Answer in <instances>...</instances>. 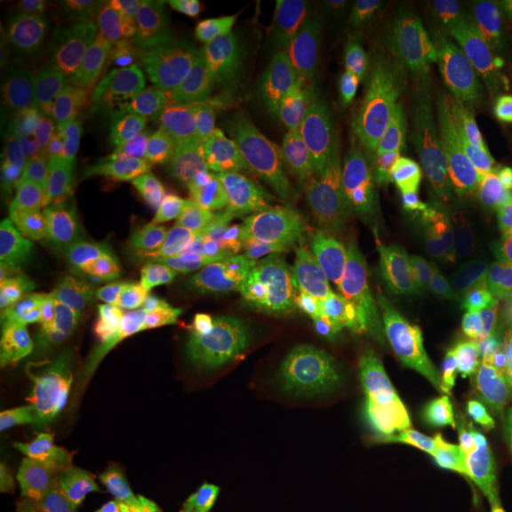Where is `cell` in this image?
Returning a JSON list of instances; mask_svg holds the SVG:
<instances>
[{
  "instance_id": "1",
  "label": "cell",
  "mask_w": 512,
  "mask_h": 512,
  "mask_svg": "<svg viewBox=\"0 0 512 512\" xmlns=\"http://www.w3.org/2000/svg\"><path fill=\"white\" fill-rule=\"evenodd\" d=\"M399 99L376 82H338L281 99L279 122L298 160L334 188L366 164L391 124Z\"/></svg>"
},
{
  "instance_id": "2",
  "label": "cell",
  "mask_w": 512,
  "mask_h": 512,
  "mask_svg": "<svg viewBox=\"0 0 512 512\" xmlns=\"http://www.w3.org/2000/svg\"><path fill=\"white\" fill-rule=\"evenodd\" d=\"M194 69L196 52L188 44L114 52L97 90L105 131L131 152L147 150Z\"/></svg>"
},
{
  "instance_id": "3",
  "label": "cell",
  "mask_w": 512,
  "mask_h": 512,
  "mask_svg": "<svg viewBox=\"0 0 512 512\" xmlns=\"http://www.w3.org/2000/svg\"><path fill=\"white\" fill-rule=\"evenodd\" d=\"M291 156L274 129L236 135L213 148L181 190L184 222L236 219L289 179Z\"/></svg>"
},
{
  "instance_id": "4",
  "label": "cell",
  "mask_w": 512,
  "mask_h": 512,
  "mask_svg": "<svg viewBox=\"0 0 512 512\" xmlns=\"http://www.w3.org/2000/svg\"><path fill=\"white\" fill-rule=\"evenodd\" d=\"M406 105L431 171L463 183L475 171L486 137L484 97L475 74L465 63L437 74L410 88Z\"/></svg>"
},
{
  "instance_id": "5",
  "label": "cell",
  "mask_w": 512,
  "mask_h": 512,
  "mask_svg": "<svg viewBox=\"0 0 512 512\" xmlns=\"http://www.w3.org/2000/svg\"><path fill=\"white\" fill-rule=\"evenodd\" d=\"M329 6L315 0H283L275 25L274 67L264 80L279 99H294L344 80Z\"/></svg>"
},
{
  "instance_id": "6",
  "label": "cell",
  "mask_w": 512,
  "mask_h": 512,
  "mask_svg": "<svg viewBox=\"0 0 512 512\" xmlns=\"http://www.w3.org/2000/svg\"><path fill=\"white\" fill-rule=\"evenodd\" d=\"M406 300L416 340L427 342L429 348L505 346L473 285L439 256L406 285Z\"/></svg>"
},
{
  "instance_id": "7",
  "label": "cell",
  "mask_w": 512,
  "mask_h": 512,
  "mask_svg": "<svg viewBox=\"0 0 512 512\" xmlns=\"http://www.w3.org/2000/svg\"><path fill=\"white\" fill-rule=\"evenodd\" d=\"M69 154L48 128L29 118L16 131L4 164L8 209L31 228L67 209Z\"/></svg>"
},
{
  "instance_id": "8",
  "label": "cell",
  "mask_w": 512,
  "mask_h": 512,
  "mask_svg": "<svg viewBox=\"0 0 512 512\" xmlns=\"http://www.w3.org/2000/svg\"><path fill=\"white\" fill-rule=\"evenodd\" d=\"M95 448V478L110 494L124 497L164 482L165 465L145 406L124 404L88 420Z\"/></svg>"
},
{
  "instance_id": "9",
  "label": "cell",
  "mask_w": 512,
  "mask_h": 512,
  "mask_svg": "<svg viewBox=\"0 0 512 512\" xmlns=\"http://www.w3.org/2000/svg\"><path fill=\"white\" fill-rule=\"evenodd\" d=\"M429 173L431 162L404 97L399 99L380 145L348 183L336 186V192L346 205L359 207L414 203Z\"/></svg>"
},
{
  "instance_id": "10",
  "label": "cell",
  "mask_w": 512,
  "mask_h": 512,
  "mask_svg": "<svg viewBox=\"0 0 512 512\" xmlns=\"http://www.w3.org/2000/svg\"><path fill=\"white\" fill-rule=\"evenodd\" d=\"M93 61L95 40L86 29L61 31L35 25L19 38V86L38 107L63 109L84 90Z\"/></svg>"
},
{
  "instance_id": "11",
  "label": "cell",
  "mask_w": 512,
  "mask_h": 512,
  "mask_svg": "<svg viewBox=\"0 0 512 512\" xmlns=\"http://www.w3.org/2000/svg\"><path fill=\"white\" fill-rule=\"evenodd\" d=\"M336 340L353 363L374 374L393 349L416 340L406 285L397 277H387L355 287Z\"/></svg>"
},
{
  "instance_id": "12",
  "label": "cell",
  "mask_w": 512,
  "mask_h": 512,
  "mask_svg": "<svg viewBox=\"0 0 512 512\" xmlns=\"http://www.w3.org/2000/svg\"><path fill=\"white\" fill-rule=\"evenodd\" d=\"M454 385V420L469 435L512 427V365L482 346L433 348Z\"/></svg>"
},
{
  "instance_id": "13",
  "label": "cell",
  "mask_w": 512,
  "mask_h": 512,
  "mask_svg": "<svg viewBox=\"0 0 512 512\" xmlns=\"http://www.w3.org/2000/svg\"><path fill=\"white\" fill-rule=\"evenodd\" d=\"M224 88L196 63V69L175 99L164 126L147 150L137 156L141 171L175 183L184 179L198 158L205 135L219 112Z\"/></svg>"
},
{
  "instance_id": "14",
  "label": "cell",
  "mask_w": 512,
  "mask_h": 512,
  "mask_svg": "<svg viewBox=\"0 0 512 512\" xmlns=\"http://www.w3.org/2000/svg\"><path fill=\"white\" fill-rule=\"evenodd\" d=\"M95 363L88 414L133 403L147 374L148 323L124 313L95 323Z\"/></svg>"
},
{
  "instance_id": "15",
  "label": "cell",
  "mask_w": 512,
  "mask_h": 512,
  "mask_svg": "<svg viewBox=\"0 0 512 512\" xmlns=\"http://www.w3.org/2000/svg\"><path fill=\"white\" fill-rule=\"evenodd\" d=\"M319 258L361 287L395 277L393 247L382 207L342 205L319 236Z\"/></svg>"
},
{
  "instance_id": "16",
  "label": "cell",
  "mask_w": 512,
  "mask_h": 512,
  "mask_svg": "<svg viewBox=\"0 0 512 512\" xmlns=\"http://www.w3.org/2000/svg\"><path fill=\"white\" fill-rule=\"evenodd\" d=\"M131 154L107 131L86 137L69 152L67 211L86 230L103 234L110 200L129 177Z\"/></svg>"
},
{
  "instance_id": "17",
  "label": "cell",
  "mask_w": 512,
  "mask_h": 512,
  "mask_svg": "<svg viewBox=\"0 0 512 512\" xmlns=\"http://www.w3.org/2000/svg\"><path fill=\"white\" fill-rule=\"evenodd\" d=\"M304 327L291 317H239L228 321L205 323L184 330L169 340V353L209 351L234 361H266L283 349L300 346Z\"/></svg>"
},
{
  "instance_id": "18",
  "label": "cell",
  "mask_w": 512,
  "mask_h": 512,
  "mask_svg": "<svg viewBox=\"0 0 512 512\" xmlns=\"http://www.w3.org/2000/svg\"><path fill=\"white\" fill-rule=\"evenodd\" d=\"M294 239L260 217L258 205L239 213L222 226L220 285L230 296L245 291L285 262Z\"/></svg>"
},
{
  "instance_id": "19",
  "label": "cell",
  "mask_w": 512,
  "mask_h": 512,
  "mask_svg": "<svg viewBox=\"0 0 512 512\" xmlns=\"http://www.w3.org/2000/svg\"><path fill=\"white\" fill-rule=\"evenodd\" d=\"M198 65L224 90L241 80H258L274 67V40L243 29L213 4L203 16L194 37Z\"/></svg>"
},
{
  "instance_id": "20",
  "label": "cell",
  "mask_w": 512,
  "mask_h": 512,
  "mask_svg": "<svg viewBox=\"0 0 512 512\" xmlns=\"http://www.w3.org/2000/svg\"><path fill=\"white\" fill-rule=\"evenodd\" d=\"M175 186V181L141 169L129 173L112 196L103 222V238L114 262L152 239L158 222L175 202Z\"/></svg>"
},
{
  "instance_id": "21",
  "label": "cell",
  "mask_w": 512,
  "mask_h": 512,
  "mask_svg": "<svg viewBox=\"0 0 512 512\" xmlns=\"http://www.w3.org/2000/svg\"><path fill=\"white\" fill-rule=\"evenodd\" d=\"M463 277L473 285L501 340L512 348V253L494 232L476 224L456 245Z\"/></svg>"
},
{
  "instance_id": "22",
  "label": "cell",
  "mask_w": 512,
  "mask_h": 512,
  "mask_svg": "<svg viewBox=\"0 0 512 512\" xmlns=\"http://www.w3.org/2000/svg\"><path fill=\"white\" fill-rule=\"evenodd\" d=\"M342 203L332 184L311 173H298L258 203V213L291 238L315 243Z\"/></svg>"
},
{
  "instance_id": "23",
  "label": "cell",
  "mask_w": 512,
  "mask_h": 512,
  "mask_svg": "<svg viewBox=\"0 0 512 512\" xmlns=\"http://www.w3.org/2000/svg\"><path fill=\"white\" fill-rule=\"evenodd\" d=\"M67 486L44 471L21 439L0 448V512H63Z\"/></svg>"
},
{
  "instance_id": "24",
  "label": "cell",
  "mask_w": 512,
  "mask_h": 512,
  "mask_svg": "<svg viewBox=\"0 0 512 512\" xmlns=\"http://www.w3.org/2000/svg\"><path fill=\"white\" fill-rule=\"evenodd\" d=\"M19 439L46 473L59 480L95 476V448L88 425L80 420L19 423Z\"/></svg>"
},
{
  "instance_id": "25",
  "label": "cell",
  "mask_w": 512,
  "mask_h": 512,
  "mask_svg": "<svg viewBox=\"0 0 512 512\" xmlns=\"http://www.w3.org/2000/svg\"><path fill=\"white\" fill-rule=\"evenodd\" d=\"M382 401L391 404L403 416L416 421L444 420L456 414L458 399L450 376L433 348L416 370L378 380Z\"/></svg>"
},
{
  "instance_id": "26",
  "label": "cell",
  "mask_w": 512,
  "mask_h": 512,
  "mask_svg": "<svg viewBox=\"0 0 512 512\" xmlns=\"http://www.w3.org/2000/svg\"><path fill=\"white\" fill-rule=\"evenodd\" d=\"M399 465L385 463L351 450L334 467L329 486L313 503L306 505H277L283 512H357L372 503L389 480L395 476Z\"/></svg>"
},
{
  "instance_id": "27",
  "label": "cell",
  "mask_w": 512,
  "mask_h": 512,
  "mask_svg": "<svg viewBox=\"0 0 512 512\" xmlns=\"http://www.w3.org/2000/svg\"><path fill=\"white\" fill-rule=\"evenodd\" d=\"M33 389L23 404L19 423L40 420H80L88 414L92 378L74 366L38 361Z\"/></svg>"
},
{
  "instance_id": "28",
  "label": "cell",
  "mask_w": 512,
  "mask_h": 512,
  "mask_svg": "<svg viewBox=\"0 0 512 512\" xmlns=\"http://www.w3.org/2000/svg\"><path fill=\"white\" fill-rule=\"evenodd\" d=\"M207 2L188 0H133L122 8L128 35L152 46H179L196 37Z\"/></svg>"
},
{
  "instance_id": "29",
  "label": "cell",
  "mask_w": 512,
  "mask_h": 512,
  "mask_svg": "<svg viewBox=\"0 0 512 512\" xmlns=\"http://www.w3.org/2000/svg\"><path fill=\"white\" fill-rule=\"evenodd\" d=\"M351 283L327 260L315 258L298 275L291 300V319L304 329L338 327L348 310Z\"/></svg>"
},
{
  "instance_id": "30",
  "label": "cell",
  "mask_w": 512,
  "mask_h": 512,
  "mask_svg": "<svg viewBox=\"0 0 512 512\" xmlns=\"http://www.w3.org/2000/svg\"><path fill=\"white\" fill-rule=\"evenodd\" d=\"M334 467L329 452L296 448L262 473L260 490L283 507L313 503L329 486Z\"/></svg>"
},
{
  "instance_id": "31",
  "label": "cell",
  "mask_w": 512,
  "mask_h": 512,
  "mask_svg": "<svg viewBox=\"0 0 512 512\" xmlns=\"http://www.w3.org/2000/svg\"><path fill=\"white\" fill-rule=\"evenodd\" d=\"M431 431L425 423L406 418L382 399H372L365 425L353 440L351 450L401 465L420 450Z\"/></svg>"
},
{
  "instance_id": "32",
  "label": "cell",
  "mask_w": 512,
  "mask_h": 512,
  "mask_svg": "<svg viewBox=\"0 0 512 512\" xmlns=\"http://www.w3.org/2000/svg\"><path fill=\"white\" fill-rule=\"evenodd\" d=\"M476 29L442 33L433 37L410 38L401 42L391 55V73L410 88L446 71H454L465 61Z\"/></svg>"
},
{
  "instance_id": "33",
  "label": "cell",
  "mask_w": 512,
  "mask_h": 512,
  "mask_svg": "<svg viewBox=\"0 0 512 512\" xmlns=\"http://www.w3.org/2000/svg\"><path fill=\"white\" fill-rule=\"evenodd\" d=\"M275 384L306 418L319 414L330 395V378L323 365L304 346L283 349L264 361Z\"/></svg>"
},
{
  "instance_id": "34",
  "label": "cell",
  "mask_w": 512,
  "mask_h": 512,
  "mask_svg": "<svg viewBox=\"0 0 512 512\" xmlns=\"http://www.w3.org/2000/svg\"><path fill=\"white\" fill-rule=\"evenodd\" d=\"M393 247V272L408 285L425 270L431 256V224L418 205L382 207Z\"/></svg>"
},
{
  "instance_id": "35",
  "label": "cell",
  "mask_w": 512,
  "mask_h": 512,
  "mask_svg": "<svg viewBox=\"0 0 512 512\" xmlns=\"http://www.w3.org/2000/svg\"><path fill=\"white\" fill-rule=\"evenodd\" d=\"M82 232L84 226L65 209L54 219L31 228L21 241L16 258L29 264L35 272H71Z\"/></svg>"
},
{
  "instance_id": "36",
  "label": "cell",
  "mask_w": 512,
  "mask_h": 512,
  "mask_svg": "<svg viewBox=\"0 0 512 512\" xmlns=\"http://www.w3.org/2000/svg\"><path fill=\"white\" fill-rule=\"evenodd\" d=\"M302 262L289 260L275 272L256 281L245 291L230 298V302L215 315V321H228L239 317H291V300Z\"/></svg>"
},
{
  "instance_id": "37",
  "label": "cell",
  "mask_w": 512,
  "mask_h": 512,
  "mask_svg": "<svg viewBox=\"0 0 512 512\" xmlns=\"http://www.w3.org/2000/svg\"><path fill=\"white\" fill-rule=\"evenodd\" d=\"M224 126L245 135L268 131L274 118L281 116V99L272 93L266 82L241 80L224 90L219 107Z\"/></svg>"
},
{
  "instance_id": "38",
  "label": "cell",
  "mask_w": 512,
  "mask_h": 512,
  "mask_svg": "<svg viewBox=\"0 0 512 512\" xmlns=\"http://www.w3.org/2000/svg\"><path fill=\"white\" fill-rule=\"evenodd\" d=\"M370 401L348 387L330 391L327 401L315 416L308 437L298 446L300 450H317L346 439H355L365 425Z\"/></svg>"
},
{
  "instance_id": "39",
  "label": "cell",
  "mask_w": 512,
  "mask_h": 512,
  "mask_svg": "<svg viewBox=\"0 0 512 512\" xmlns=\"http://www.w3.org/2000/svg\"><path fill=\"white\" fill-rule=\"evenodd\" d=\"M116 266L126 274L129 283L128 302L122 313L148 323L164 272V251L160 241L150 239L122 260H116Z\"/></svg>"
},
{
  "instance_id": "40",
  "label": "cell",
  "mask_w": 512,
  "mask_h": 512,
  "mask_svg": "<svg viewBox=\"0 0 512 512\" xmlns=\"http://www.w3.org/2000/svg\"><path fill=\"white\" fill-rule=\"evenodd\" d=\"M8 321L48 340L54 329V319L48 311L38 275L29 264L14 260L12 287L8 296Z\"/></svg>"
},
{
  "instance_id": "41",
  "label": "cell",
  "mask_w": 512,
  "mask_h": 512,
  "mask_svg": "<svg viewBox=\"0 0 512 512\" xmlns=\"http://www.w3.org/2000/svg\"><path fill=\"white\" fill-rule=\"evenodd\" d=\"M95 349V323L86 315H71L55 321L40 361L74 366L92 378Z\"/></svg>"
},
{
  "instance_id": "42",
  "label": "cell",
  "mask_w": 512,
  "mask_h": 512,
  "mask_svg": "<svg viewBox=\"0 0 512 512\" xmlns=\"http://www.w3.org/2000/svg\"><path fill=\"white\" fill-rule=\"evenodd\" d=\"M222 507V497L211 486H181L156 482L129 497L131 512H205Z\"/></svg>"
},
{
  "instance_id": "43",
  "label": "cell",
  "mask_w": 512,
  "mask_h": 512,
  "mask_svg": "<svg viewBox=\"0 0 512 512\" xmlns=\"http://www.w3.org/2000/svg\"><path fill=\"white\" fill-rule=\"evenodd\" d=\"M110 268V249L103 234L84 228L71 266V274L82 294V315L90 310L93 296Z\"/></svg>"
},
{
  "instance_id": "44",
  "label": "cell",
  "mask_w": 512,
  "mask_h": 512,
  "mask_svg": "<svg viewBox=\"0 0 512 512\" xmlns=\"http://www.w3.org/2000/svg\"><path fill=\"white\" fill-rule=\"evenodd\" d=\"M442 495L465 509L475 507L486 494L484 484V450L471 448L459 452L448 465L442 480Z\"/></svg>"
},
{
  "instance_id": "45",
  "label": "cell",
  "mask_w": 512,
  "mask_h": 512,
  "mask_svg": "<svg viewBox=\"0 0 512 512\" xmlns=\"http://www.w3.org/2000/svg\"><path fill=\"white\" fill-rule=\"evenodd\" d=\"M46 344L48 340L6 321L2 327V368L6 380L16 387L23 385L27 376H33Z\"/></svg>"
},
{
  "instance_id": "46",
  "label": "cell",
  "mask_w": 512,
  "mask_h": 512,
  "mask_svg": "<svg viewBox=\"0 0 512 512\" xmlns=\"http://www.w3.org/2000/svg\"><path fill=\"white\" fill-rule=\"evenodd\" d=\"M336 8L346 18L380 35H391L399 29L403 10L397 0H340Z\"/></svg>"
},
{
  "instance_id": "47",
  "label": "cell",
  "mask_w": 512,
  "mask_h": 512,
  "mask_svg": "<svg viewBox=\"0 0 512 512\" xmlns=\"http://www.w3.org/2000/svg\"><path fill=\"white\" fill-rule=\"evenodd\" d=\"M283 0H224L219 2L222 14L238 21L255 35L274 40L275 25Z\"/></svg>"
},
{
  "instance_id": "48",
  "label": "cell",
  "mask_w": 512,
  "mask_h": 512,
  "mask_svg": "<svg viewBox=\"0 0 512 512\" xmlns=\"http://www.w3.org/2000/svg\"><path fill=\"white\" fill-rule=\"evenodd\" d=\"M40 289L52 319L59 321L71 315H82V294L71 272L52 274L37 272Z\"/></svg>"
},
{
  "instance_id": "49",
  "label": "cell",
  "mask_w": 512,
  "mask_h": 512,
  "mask_svg": "<svg viewBox=\"0 0 512 512\" xmlns=\"http://www.w3.org/2000/svg\"><path fill=\"white\" fill-rule=\"evenodd\" d=\"M92 18L93 4L86 0H42L35 6L38 25L48 29H86Z\"/></svg>"
},
{
  "instance_id": "50",
  "label": "cell",
  "mask_w": 512,
  "mask_h": 512,
  "mask_svg": "<svg viewBox=\"0 0 512 512\" xmlns=\"http://www.w3.org/2000/svg\"><path fill=\"white\" fill-rule=\"evenodd\" d=\"M129 296V283L126 274L114 264L101 281L97 293L93 296L90 310L86 313L88 319L97 323L101 317L112 315V313H122L126 308Z\"/></svg>"
},
{
  "instance_id": "51",
  "label": "cell",
  "mask_w": 512,
  "mask_h": 512,
  "mask_svg": "<svg viewBox=\"0 0 512 512\" xmlns=\"http://www.w3.org/2000/svg\"><path fill=\"white\" fill-rule=\"evenodd\" d=\"M427 353H429V346H420L418 340L403 344V346L393 349V351L385 357L384 361L374 370V376H376L378 380L404 376V374L416 370V368L425 361Z\"/></svg>"
},
{
  "instance_id": "52",
  "label": "cell",
  "mask_w": 512,
  "mask_h": 512,
  "mask_svg": "<svg viewBox=\"0 0 512 512\" xmlns=\"http://www.w3.org/2000/svg\"><path fill=\"white\" fill-rule=\"evenodd\" d=\"M505 475L512 478V427L495 433L484 448V478Z\"/></svg>"
},
{
  "instance_id": "53",
  "label": "cell",
  "mask_w": 512,
  "mask_h": 512,
  "mask_svg": "<svg viewBox=\"0 0 512 512\" xmlns=\"http://www.w3.org/2000/svg\"><path fill=\"white\" fill-rule=\"evenodd\" d=\"M488 501L486 512H512V478L505 475H490L484 478Z\"/></svg>"
},
{
  "instance_id": "54",
  "label": "cell",
  "mask_w": 512,
  "mask_h": 512,
  "mask_svg": "<svg viewBox=\"0 0 512 512\" xmlns=\"http://www.w3.org/2000/svg\"><path fill=\"white\" fill-rule=\"evenodd\" d=\"M357 512H410L399 509V507H389V505H366L365 509Z\"/></svg>"
},
{
  "instance_id": "55",
  "label": "cell",
  "mask_w": 512,
  "mask_h": 512,
  "mask_svg": "<svg viewBox=\"0 0 512 512\" xmlns=\"http://www.w3.org/2000/svg\"><path fill=\"white\" fill-rule=\"evenodd\" d=\"M205 512H230L224 505L222 507H213V509H207Z\"/></svg>"
},
{
  "instance_id": "56",
  "label": "cell",
  "mask_w": 512,
  "mask_h": 512,
  "mask_svg": "<svg viewBox=\"0 0 512 512\" xmlns=\"http://www.w3.org/2000/svg\"><path fill=\"white\" fill-rule=\"evenodd\" d=\"M463 512H486V511H471V509H467V511H463Z\"/></svg>"
}]
</instances>
